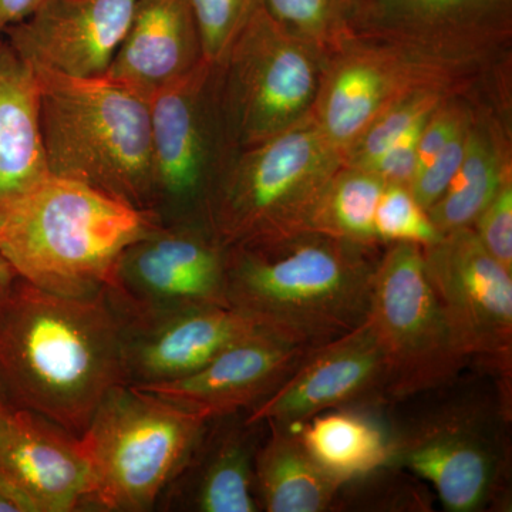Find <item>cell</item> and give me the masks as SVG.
Instances as JSON below:
<instances>
[{"mask_svg":"<svg viewBox=\"0 0 512 512\" xmlns=\"http://www.w3.org/2000/svg\"><path fill=\"white\" fill-rule=\"evenodd\" d=\"M0 512H32V508L22 495L0 481Z\"/></svg>","mask_w":512,"mask_h":512,"instance_id":"cell-35","label":"cell"},{"mask_svg":"<svg viewBox=\"0 0 512 512\" xmlns=\"http://www.w3.org/2000/svg\"><path fill=\"white\" fill-rule=\"evenodd\" d=\"M123 326L103 292L63 296L18 278L0 306V400L80 437L124 379Z\"/></svg>","mask_w":512,"mask_h":512,"instance_id":"cell-1","label":"cell"},{"mask_svg":"<svg viewBox=\"0 0 512 512\" xmlns=\"http://www.w3.org/2000/svg\"><path fill=\"white\" fill-rule=\"evenodd\" d=\"M377 241L383 244H436L443 235L437 231L429 214L413 197L407 185L386 184L375 215Z\"/></svg>","mask_w":512,"mask_h":512,"instance_id":"cell-29","label":"cell"},{"mask_svg":"<svg viewBox=\"0 0 512 512\" xmlns=\"http://www.w3.org/2000/svg\"><path fill=\"white\" fill-rule=\"evenodd\" d=\"M161 222L157 212L50 175L0 224V252L29 284L83 298L101 292L124 249Z\"/></svg>","mask_w":512,"mask_h":512,"instance_id":"cell-3","label":"cell"},{"mask_svg":"<svg viewBox=\"0 0 512 512\" xmlns=\"http://www.w3.org/2000/svg\"><path fill=\"white\" fill-rule=\"evenodd\" d=\"M363 0H262V8L289 32L320 49L356 33Z\"/></svg>","mask_w":512,"mask_h":512,"instance_id":"cell-27","label":"cell"},{"mask_svg":"<svg viewBox=\"0 0 512 512\" xmlns=\"http://www.w3.org/2000/svg\"><path fill=\"white\" fill-rule=\"evenodd\" d=\"M0 481L32 512L87 511L92 476L73 433L30 410L0 400Z\"/></svg>","mask_w":512,"mask_h":512,"instance_id":"cell-16","label":"cell"},{"mask_svg":"<svg viewBox=\"0 0 512 512\" xmlns=\"http://www.w3.org/2000/svg\"><path fill=\"white\" fill-rule=\"evenodd\" d=\"M451 97L456 96L430 89L407 94L382 111L346 148L343 164L366 170L387 148L402 140L417 124L426 120L440 104Z\"/></svg>","mask_w":512,"mask_h":512,"instance_id":"cell-28","label":"cell"},{"mask_svg":"<svg viewBox=\"0 0 512 512\" xmlns=\"http://www.w3.org/2000/svg\"><path fill=\"white\" fill-rule=\"evenodd\" d=\"M35 72L50 175L157 212L148 99L104 76Z\"/></svg>","mask_w":512,"mask_h":512,"instance_id":"cell-4","label":"cell"},{"mask_svg":"<svg viewBox=\"0 0 512 512\" xmlns=\"http://www.w3.org/2000/svg\"><path fill=\"white\" fill-rule=\"evenodd\" d=\"M18 278L15 269L9 264L5 255L0 252V306L8 299L9 293L12 292Z\"/></svg>","mask_w":512,"mask_h":512,"instance_id":"cell-36","label":"cell"},{"mask_svg":"<svg viewBox=\"0 0 512 512\" xmlns=\"http://www.w3.org/2000/svg\"><path fill=\"white\" fill-rule=\"evenodd\" d=\"M497 427L481 409L439 410L392 437L390 463L427 481L447 511H483L507 478V441Z\"/></svg>","mask_w":512,"mask_h":512,"instance_id":"cell-11","label":"cell"},{"mask_svg":"<svg viewBox=\"0 0 512 512\" xmlns=\"http://www.w3.org/2000/svg\"><path fill=\"white\" fill-rule=\"evenodd\" d=\"M426 271L458 348L467 359L510 370L512 272L481 244L471 227L423 248Z\"/></svg>","mask_w":512,"mask_h":512,"instance_id":"cell-12","label":"cell"},{"mask_svg":"<svg viewBox=\"0 0 512 512\" xmlns=\"http://www.w3.org/2000/svg\"><path fill=\"white\" fill-rule=\"evenodd\" d=\"M299 436L320 466L343 484L375 473L392 460V437L375 420L352 410L313 416Z\"/></svg>","mask_w":512,"mask_h":512,"instance_id":"cell-25","label":"cell"},{"mask_svg":"<svg viewBox=\"0 0 512 512\" xmlns=\"http://www.w3.org/2000/svg\"><path fill=\"white\" fill-rule=\"evenodd\" d=\"M271 433L255 456L259 511L323 512L335 503L343 483L330 476L292 426L265 423Z\"/></svg>","mask_w":512,"mask_h":512,"instance_id":"cell-23","label":"cell"},{"mask_svg":"<svg viewBox=\"0 0 512 512\" xmlns=\"http://www.w3.org/2000/svg\"><path fill=\"white\" fill-rule=\"evenodd\" d=\"M50 177L33 67L0 42V224Z\"/></svg>","mask_w":512,"mask_h":512,"instance_id":"cell-22","label":"cell"},{"mask_svg":"<svg viewBox=\"0 0 512 512\" xmlns=\"http://www.w3.org/2000/svg\"><path fill=\"white\" fill-rule=\"evenodd\" d=\"M426 120L417 124L402 140L387 148L382 156L377 157L366 170L372 171L377 177L382 178L386 184H402L409 187L414 175H416L417 147H419L421 128H423Z\"/></svg>","mask_w":512,"mask_h":512,"instance_id":"cell-33","label":"cell"},{"mask_svg":"<svg viewBox=\"0 0 512 512\" xmlns=\"http://www.w3.org/2000/svg\"><path fill=\"white\" fill-rule=\"evenodd\" d=\"M201 37L202 57L218 69L232 43L262 8V0H190Z\"/></svg>","mask_w":512,"mask_h":512,"instance_id":"cell-30","label":"cell"},{"mask_svg":"<svg viewBox=\"0 0 512 512\" xmlns=\"http://www.w3.org/2000/svg\"><path fill=\"white\" fill-rule=\"evenodd\" d=\"M121 325L227 305L225 249L205 228L165 224L124 249L101 289Z\"/></svg>","mask_w":512,"mask_h":512,"instance_id":"cell-10","label":"cell"},{"mask_svg":"<svg viewBox=\"0 0 512 512\" xmlns=\"http://www.w3.org/2000/svg\"><path fill=\"white\" fill-rule=\"evenodd\" d=\"M481 64L448 60L353 33L326 52L311 116L326 140L345 153L396 101L427 89L460 96L473 83Z\"/></svg>","mask_w":512,"mask_h":512,"instance_id":"cell-7","label":"cell"},{"mask_svg":"<svg viewBox=\"0 0 512 512\" xmlns=\"http://www.w3.org/2000/svg\"><path fill=\"white\" fill-rule=\"evenodd\" d=\"M45 0H0V35L28 19Z\"/></svg>","mask_w":512,"mask_h":512,"instance_id":"cell-34","label":"cell"},{"mask_svg":"<svg viewBox=\"0 0 512 512\" xmlns=\"http://www.w3.org/2000/svg\"><path fill=\"white\" fill-rule=\"evenodd\" d=\"M373 249L312 229L225 249L227 305L276 338L318 348L369 318Z\"/></svg>","mask_w":512,"mask_h":512,"instance_id":"cell-2","label":"cell"},{"mask_svg":"<svg viewBox=\"0 0 512 512\" xmlns=\"http://www.w3.org/2000/svg\"><path fill=\"white\" fill-rule=\"evenodd\" d=\"M207 420L131 384L110 389L79 437L92 476L87 511H156Z\"/></svg>","mask_w":512,"mask_h":512,"instance_id":"cell-6","label":"cell"},{"mask_svg":"<svg viewBox=\"0 0 512 512\" xmlns=\"http://www.w3.org/2000/svg\"><path fill=\"white\" fill-rule=\"evenodd\" d=\"M386 183L372 171L343 164L323 194L312 231L376 247L375 215Z\"/></svg>","mask_w":512,"mask_h":512,"instance_id":"cell-26","label":"cell"},{"mask_svg":"<svg viewBox=\"0 0 512 512\" xmlns=\"http://www.w3.org/2000/svg\"><path fill=\"white\" fill-rule=\"evenodd\" d=\"M204 60L190 0H137L104 77L150 99Z\"/></svg>","mask_w":512,"mask_h":512,"instance_id":"cell-21","label":"cell"},{"mask_svg":"<svg viewBox=\"0 0 512 512\" xmlns=\"http://www.w3.org/2000/svg\"><path fill=\"white\" fill-rule=\"evenodd\" d=\"M121 326L124 379L131 386L183 379L239 340L265 332L247 316L222 305L197 306Z\"/></svg>","mask_w":512,"mask_h":512,"instance_id":"cell-18","label":"cell"},{"mask_svg":"<svg viewBox=\"0 0 512 512\" xmlns=\"http://www.w3.org/2000/svg\"><path fill=\"white\" fill-rule=\"evenodd\" d=\"M471 228L484 248L512 272V178L505 181Z\"/></svg>","mask_w":512,"mask_h":512,"instance_id":"cell-32","label":"cell"},{"mask_svg":"<svg viewBox=\"0 0 512 512\" xmlns=\"http://www.w3.org/2000/svg\"><path fill=\"white\" fill-rule=\"evenodd\" d=\"M215 67L202 60L148 99L158 207L188 204L205 191L204 94Z\"/></svg>","mask_w":512,"mask_h":512,"instance_id":"cell-20","label":"cell"},{"mask_svg":"<svg viewBox=\"0 0 512 512\" xmlns=\"http://www.w3.org/2000/svg\"><path fill=\"white\" fill-rule=\"evenodd\" d=\"M468 124L426 167L417 171L409 184L413 197L426 211L443 197L456 177L466 153Z\"/></svg>","mask_w":512,"mask_h":512,"instance_id":"cell-31","label":"cell"},{"mask_svg":"<svg viewBox=\"0 0 512 512\" xmlns=\"http://www.w3.org/2000/svg\"><path fill=\"white\" fill-rule=\"evenodd\" d=\"M137 0H45L3 35L35 70L103 77L126 36Z\"/></svg>","mask_w":512,"mask_h":512,"instance_id":"cell-15","label":"cell"},{"mask_svg":"<svg viewBox=\"0 0 512 512\" xmlns=\"http://www.w3.org/2000/svg\"><path fill=\"white\" fill-rule=\"evenodd\" d=\"M343 153L311 116L242 154L202 195L204 228L228 249L312 229Z\"/></svg>","mask_w":512,"mask_h":512,"instance_id":"cell-5","label":"cell"},{"mask_svg":"<svg viewBox=\"0 0 512 512\" xmlns=\"http://www.w3.org/2000/svg\"><path fill=\"white\" fill-rule=\"evenodd\" d=\"M308 350L258 332L229 346L190 376L136 387L204 419L249 412L288 379Z\"/></svg>","mask_w":512,"mask_h":512,"instance_id":"cell-19","label":"cell"},{"mask_svg":"<svg viewBox=\"0 0 512 512\" xmlns=\"http://www.w3.org/2000/svg\"><path fill=\"white\" fill-rule=\"evenodd\" d=\"M325 57L259 9L217 69L225 72L224 110L235 143L255 146L308 116Z\"/></svg>","mask_w":512,"mask_h":512,"instance_id":"cell-8","label":"cell"},{"mask_svg":"<svg viewBox=\"0 0 512 512\" xmlns=\"http://www.w3.org/2000/svg\"><path fill=\"white\" fill-rule=\"evenodd\" d=\"M367 319L389 365V396L404 399L439 389L467 365L427 275L420 245L396 242L380 256Z\"/></svg>","mask_w":512,"mask_h":512,"instance_id":"cell-9","label":"cell"},{"mask_svg":"<svg viewBox=\"0 0 512 512\" xmlns=\"http://www.w3.org/2000/svg\"><path fill=\"white\" fill-rule=\"evenodd\" d=\"M245 413L205 421L200 436L161 493L156 511H259L255 456L264 423H248Z\"/></svg>","mask_w":512,"mask_h":512,"instance_id":"cell-17","label":"cell"},{"mask_svg":"<svg viewBox=\"0 0 512 512\" xmlns=\"http://www.w3.org/2000/svg\"><path fill=\"white\" fill-rule=\"evenodd\" d=\"M510 178V151L498 124L484 113H474L463 161L443 197L427 210L430 221L441 235L473 227Z\"/></svg>","mask_w":512,"mask_h":512,"instance_id":"cell-24","label":"cell"},{"mask_svg":"<svg viewBox=\"0 0 512 512\" xmlns=\"http://www.w3.org/2000/svg\"><path fill=\"white\" fill-rule=\"evenodd\" d=\"M356 33L484 63L512 36V0H363Z\"/></svg>","mask_w":512,"mask_h":512,"instance_id":"cell-14","label":"cell"},{"mask_svg":"<svg viewBox=\"0 0 512 512\" xmlns=\"http://www.w3.org/2000/svg\"><path fill=\"white\" fill-rule=\"evenodd\" d=\"M383 396H389V365L367 319L348 335L308 350L288 379L245 413V419L295 426Z\"/></svg>","mask_w":512,"mask_h":512,"instance_id":"cell-13","label":"cell"}]
</instances>
